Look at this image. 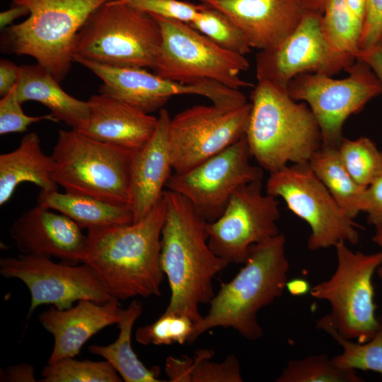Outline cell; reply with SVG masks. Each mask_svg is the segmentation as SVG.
I'll use <instances>...</instances> for the list:
<instances>
[{"mask_svg": "<svg viewBox=\"0 0 382 382\" xmlns=\"http://www.w3.org/2000/svg\"><path fill=\"white\" fill-rule=\"evenodd\" d=\"M37 202L88 230L133 223V214L129 205L112 204L89 196L61 193L58 190L40 191Z\"/></svg>", "mask_w": 382, "mask_h": 382, "instance_id": "cell-25", "label": "cell"}, {"mask_svg": "<svg viewBox=\"0 0 382 382\" xmlns=\"http://www.w3.org/2000/svg\"><path fill=\"white\" fill-rule=\"evenodd\" d=\"M380 327L368 341L359 343L342 337L331 323L328 315L317 321V327L329 334L342 348V352L332 357L342 367L373 371L382 374V316Z\"/></svg>", "mask_w": 382, "mask_h": 382, "instance_id": "cell-29", "label": "cell"}, {"mask_svg": "<svg viewBox=\"0 0 382 382\" xmlns=\"http://www.w3.org/2000/svg\"><path fill=\"white\" fill-rule=\"evenodd\" d=\"M166 216L161 232V265L167 277L170 301L165 312L185 315L195 323L200 304L215 295L213 279L229 264L209 248L206 220L184 196L163 191Z\"/></svg>", "mask_w": 382, "mask_h": 382, "instance_id": "cell-2", "label": "cell"}, {"mask_svg": "<svg viewBox=\"0 0 382 382\" xmlns=\"http://www.w3.org/2000/svg\"><path fill=\"white\" fill-rule=\"evenodd\" d=\"M214 1V0H200V1L202 4H206V3H207L208 1Z\"/></svg>", "mask_w": 382, "mask_h": 382, "instance_id": "cell-48", "label": "cell"}, {"mask_svg": "<svg viewBox=\"0 0 382 382\" xmlns=\"http://www.w3.org/2000/svg\"><path fill=\"white\" fill-rule=\"evenodd\" d=\"M250 103L231 109L197 105L171 118L173 173L186 172L238 141L245 132Z\"/></svg>", "mask_w": 382, "mask_h": 382, "instance_id": "cell-16", "label": "cell"}, {"mask_svg": "<svg viewBox=\"0 0 382 382\" xmlns=\"http://www.w3.org/2000/svg\"><path fill=\"white\" fill-rule=\"evenodd\" d=\"M120 1H128V0H120Z\"/></svg>", "mask_w": 382, "mask_h": 382, "instance_id": "cell-49", "label": "cell"}, {"mask_svg": "<svg viewBox=\"0 0 382 382\" xmlns=\"http://www.w3.org/2000/svg\"><path fill=\"white\" fill-rule=\"evenodd\" d=\"M307 13L322 15L329 0H296Z\"/></svg>", "mask_w": 382, "mask_h": 382, "instance_id": "cell-45", "label": "cell"}, {"mask_svg": "<svg viewBox=\"0 0 382 382\" xmlns=\"http://www.w3.org/2000/svg\"><path fill=\"white\" fill-rule=\"evenodd\" d=\"M277 382H362L356 369L342 367L325 354L291 360Z\"/></svg>", "mask_w": 382, "mask_h": 382, "instance_id": "cell-30", "label": "cell"}, {"mask_svg": "<svg viewBox=\"0 0 382 382\" xmlns=\"http://www.w3.org/2000/svg\"><path fill=\"white\" fill-rule=\"evenodd\" d=\"M364 212L374 227L382 224V174L366 187Z\"/></svg>", "mask_w": 382, "mask_h": 382, "instance_id": "cell-39", "label": "cell"}, {"mask_svg": "<svg viewBox=\"0 0 382 382\" xmlns=\"http://www.w3.org/2000/svg\"><path fill=\"white\" fill-rule=\"evenodd\" d=\"M195 323L187 316L163 312L154 323L139 327L136 341L142 345H183L188 342Z\"/></svg>", "mask_w": 382, "mask_h": 382, "instance_id": "cell-34", "label": "cell"}, {"mask_svg": "<svg viewBox=\"0 0 382 382\" xmlns=\"http://www.w3.org/2000/svg\"><path fill=\"white\" fill-rule=\"evenodd\" d=\"M20 74V66L13 62L1 59L0 61V95L8 94L16 85Z\"/></svg>", "mask_w": 382, "mask_h": 382, "instance_id": "cell-42", "label": "cell"}, {"mask_svg": "<svg viewBox=\"0 0 382 382\" xmlns=\"http://www.w3.org/2000/svg\"><path fill=\"white\" fill-rule=\"evenodd\" d=\"M161 41L160 26L151 15L127 2L110 0L81 27L72 54L105 65L154 70Z\"/></svg>", "mask_w": 382, "mask_h": 382, "instance_id": "cell-6", "label": "cell"}, {"mask_svg": "<svg viewBox=\"0 0 382 382\" xmlns=\"http://www.w3.org/2000/svg\"><path fill=\"white\" fill-rule=\"evenodd\" d=\"M0 381L7 382H35V369L27 363L7 366L1 371Z\"/></svg>", "mask_w": 382, "mask_h": 382, "instance_id": "cell-41", "label": "cell"}, {"mask_svg": "<svg viewBox=\"0 0 382 382\" xmlns=\"http://www.w3.org/2000/svg\"><path fill=\"white\" fill-rule=\"evenodd\" d=\"M320 14L306 12L296 30L279 45L256 56L258 81L286 89L296 76L319 74L332 76L352 65L355 58L335 52L320 26Z\"/></svg>", "mask_w": 382, "mask_h": 382, "instance_id": "cell-17", "label": "cell"}, {"mask_svg": "<svg viewBox=\"0 0 382 382\" xmlns=\"http://www.w3.org/2000/svg\"><path fill=\"white\" fill-rule=\"evenodd\" d=\"M280 217L277 197L262 192V181L238 187L222 214L207 222L211 250L228 264H243L250 248L279 233Z\"/></svg>", "mask_w": 382, "mask_h": 382, "instance_id": "cell-13", "label": "cell"}, {"mask_svg": "<svg viewBox=\"0 0 382 382\" xmlns=\"http://www.w3.org/2000/svg\"><path fill=\"white\" fill-rule=\"evenodd\" d=\"M265 192L281 197L308 224L310 250L335 247L341 241L358 243L360 226L345 214L308 163L289 164L270 173Z\"/></svg>", "mask_w": 382, "mask_h": 382, "instance_id": "cell-10", "label": "cell"}, {"mask_svg": "<svg viewBox=\"0 0 382 382\" xmlns=\"http://www.w3.org/2000/svg\"><path fill=\"white\" fill-rule=\"evenodd\" d=\"M382 43V0H366L360 50Z\"/></svg>", "mask_w": 382, "mask_h": 382, "instance_id": "cell-38", "label": "cell"}, {"mask_svg": "<svg viewBox=\"0 0 382 382\" xmlns=\"http://www.w3.org/2000/svg\"><path fill=\"white\" fill-rule=\"evenodd\" d=\"M28 17L2 30V52L28 55L61 82L71 69L75 37L90 15L110 0H11Z\"/></svg>", "mask_w": 382, "mask_h": 382, "instance_id": "cell-5", "label": "cell"}, {"mask_svg": "<svg viewBox=\"0 0 382 382\" xmlns=\"http://www.w3.org/2000/svg\"><path fill=\"white\" fill-rule=\"evenodd\" d=\"M357 59L368 64L382 83V43L361 50Z\"/></svg>", "mask_w": 382, "mask_h": 382, "instance_id": "cell-43", "label": "cell"}, {"mask_svg": "<svg viewBox=\"0 0 382 382\" xmlns=\"http://www.w3.org/2000/svg\"><path fill=\"white\" fill-rule=\"evenodd\" d=\"M335 248L337 262L335 272L326 281L313 286L311 294L330 303L331 313L328 316L342 337L363 343L380 327L372 279L382 264V252H354L344 241Z\"/></svg>", "mask_w": 382, "mask_h": 382, "instance_id": "cell-8", "label": "cell"}, {"mask_svg": "<svg viewBox=\"0 0 382 382\" xmlns=\"http://www.w3.org/2000/svg\"><path fill=\"white\" fill-rule=\"evenodd\" d=\"M15 91L21 104L28 100L37 101L50 110L57 122H64L73 129L81 128L88 119V101L64 91L51 73L37 63L20 66Z\"/></svg>", "mask_w": 382, "mask_h": 382, "instance_id": "cell-23", "label": "cell"}, {"mask_svg": "<svg viewBox=\"0 0 382 382\" xmlns=\"http://www.w3.org/2000/svg\"><path fill=\"white\" fill-rule=\"evenodd\" d=\"M308 163L348 216L354 219L364 212L366 187L352 178L340 158L337 147L321 146Z\"/></svg>", "mask_w": 382, "mask_h": 382, "instance_id": "cell-27", "label": "cell"}, {"mask_svg": "<svg viewBox=\"0 0 382 382\" xmlns=\"http://www.w3.org/2000/svg\"><path fill=\"white\" fill-rule=\"evenodd\" d=\"M15 87L0 100L1 135L23 132L27 130L29 125L41 120L57 122L51 113L41 116L25 115L21 108V103L16 97Z\"/></svg>", "mask_w": 382, "mask_h": 382, "instance_id": "cell-37", "label": "cell"}, {"mask_svg": "<svg viewBox=\"0 0 382 382\" xmlns=\"http://www.w3.org/2000/svg\"><path fill=\"white\" fill-rule=\"evenodd\" d=\"M21 253L55 257L70 264L81 262L84 257L87 235L65 215L39 204L21 214L9 230Z\"/></svg>", "mask_w": 382, "mask_h": 382, "instance_id": "cell-18", "label": "cell"}, {"mask_svg": "<svg viewBox=\"0 0 382 382\" xmlns=\"http://www.w3.org/2000/svg\"><path fill=\"white\" fill-rule=\"evenodd\" d=\"M323 33L337 52L357 59L363 25L349 10L345 0H329L320 18Z\"/></svg>", "mask_w": 382, "mask_h": 382, "instance_id": "cell-28", "label": "cell"}, {"mask_svg": "<svg viewBox=\"0 0 382 382\" xmlns=\"http://www.w3.org/2000/svg\"><path fill=\"white\" fill-rule=\"evenodd\" d=\"M125 2L149 14L187 24L198 18L204 6L202 3L195 4L180 0H128Z\"/></svg>", "mask_w": 382, "mask_h": 382, "instance_id": "cell-36", "label": "cell"}, {"mask_svg": "<svg viewBox=\"0 0 382 382\" xmlns=\"http://www.w3.org/2000/svg\"><path fill=\"white\" fill-rule=\"evenodd\" d=\"M219 47L245 56L250 52L243 33L221 11L204 4L198 18L189 24Z\"/></svg>", "mask_w": 382, "mask_h": 382, "instance_id": "cell-33", "label": "cell"}, {"mask_svg": "<svg viewBox=\"0 0 382 382\" xmlns=\"http://www.w3.org/2000/svg\"><path fill=\"white\" fill-rule=\"evenodd\" d=\"M345 71L347 76L341 79L319 74H301L286 87L291 98L306 103L311 110L320 127L322 146L337 147L347 119L382 93V83L363 61L356 59Z\"/></svg>", "mask_w": 382, "mask_h": 382, "instance_id": "cell-11", "label": "cell"}, {"mask_svg": "<svg viewBox=\"0 0 382 382\" xmlns=\"http://www.w3.org/2000/svg\"><path fill=\"white\" fill-rule=\"evenodd\" d=\"M285 243L284 235L279 233L250 248L243 267L231 281L221 284L207 313L194 324L188 342L218 327L232 328L248 340L262 336L257 313L282 295L288 282Z\"/></svg>", "mask_w": 382, "mask_h": 382, "instance_id": "cell-3", "label": "cell"}, {"mask_svg": "<svg viewBox=\"0 0 382 382\" xmlns=\"http://www.w3.org/2000/svg\"><path fill=\"white\" fill-rule=\"evenodd\" d=\"M245 132L251 157L269 173L289 164L308 163L321 147L318 123L308 105L286 89L258 81L250 94Z\"/></svg>", "mask_w": 382, "mask_h": 382, "instance_id": "cell-4", "label": "cell"}, {"mask_svg": "<svg viewBox=\"0 0 382 382\" xmlns=\"http://www.w3.org/2000/svg\"><path fill=\"white\" fill-rule=\"evenodd\" d=\"M151 16L161 34L154 73L183 83L212 80L238 90L252 86L240 77L250 66L245 56L223 49L187 23Z\"/></svg>", "mask_w": 382, "mask_h": 382, "instance_id": "cell-9", "label": "cell"}, {"mask_svg": "<svg viewBox=\"0 0 382 382\" xmlns=\"http://www.w3.org/2000/svg\"><path fill=\"white\" fill-rule=\"evenodd\" d=\"M170 120L168 110L161 109L154 134L142 148L133 153L129 179V207L133 223L145 217L162 199L163 187L173 174Z\"/></svg>", "mask_w": 382, "mask_h": 382, "instance_id": "cell-20", "label": "cell"}, {"mask_svg": "<svg viewBox=\"0 0 382 382\" xmlns=\"http://www.w3.org/2000/svg\"><path fill=\"white\" fill-rule=\"evenodd\" d=\"M87 101L88 119L76 131L88 137L134 152L156 130L158 117L112 97L99 93Z\"/></svg>", "mask_w": 382, "mask_h": 382, "instance_id": "cell-22", "label": "cell"}, {"mask_svg": "<svg viewBox=\"0 0 382 382\" xmlns=\"http://www.w3.org/2000/svg\"><path fill=\"white\" fill-rule=\"evenodd\" d=\"M0 274L21 280L30 294L27 317L40 306L48 304L61 310L88 299L104 303L112 296L86 264L55 262L50 257L20 253L0 259Z\"/></svg>", "mask_w": 382, "mask_h": 382, "instance_id": "cell-15", "label": "cell"}, {"mask_svg": "<svg viewBox=\"0 0 382 382\" xmlns=\"http://www.w3.org/2000/svg\"><path fill=\"white\" fill-rule=\"evenodd\" d=\"M193 358L185 356L183 359L168 357L165 371L171 382H191Z\"/></svg>", "mask_w": 382, "mask_h": 382, "instance_id": "cell-40", "label": "cell"}, {"mask_svg": "<svg viewBox=\"0 0 382 382\" xmlns=\"http://www.w3.org/2000/svg\"><path fill=\"white\" fill-rule=\"evenodd\" d=\"M372 240L381 248L382 252V224L375 227V233ZM376 272L382 281V264L377 268Z\"/></svg>", "mask_w": 382, "mask_h": 382, "instance_id": "cell-47", "label": "cell"}, {"mask_svg": "<svg viewBox=\"0 0 382 382\" xmlns=\"http://www.w3.org/2000/svg\"><path fill=\"white\" fill-rule=\"evenodd\" d=\"M142 313L139 301H132L128 307L120 309L117 323L120 333L117 340L108 345H91L90 353L102 357L110 363L125 382H160L159 368L149 369L138 358L132 347L133 326Z\"/></svg>", "mask_w": 382, "mask_h": 382, "instance_id": "cell-26", "label": "cell"}, {"mask_svg": "<svg viewBox=\"0 0 382 382\" xmlns=\"http://www.w3.org/2000/svg\"><path fill=\"white\" fill-rule=\"evenodd\" d=\"M206 4L227 16L250 47L273 49L301 23L305 11L296 0H214Z\"/></svg>", "mask_w": 382, "mask_h": 382, "instance_id": "cell-19", "label": "cell"}, {"mask_svg": "<svg viewBox=\"0 0 382 382\" xmlns=\"http://www.w3.org/2000/svg\"><path fill=\"white\" fill-rule=\"evenodd\" d=\"M133 153L73 129L59 130L51 155L52 177L66 192L129 206Z\"/></svg>", "mask_w": 382, "mask_h": 382, "instance_id": "cell-7", "label": "cell"}, {"mask_svg": "<svg viewBox=\"0 0 382 382\" xmlns=\"http://www.w3.org/2000/svg\"><path fill=\"white\" fill-rule=\"evenodd\" d=\"M119 306V300L113 297L104 303L83 299L67 309L51 306L41 313L39 321L54 338L47 364L75 357L93 335L109 325L117 324L120 319Z\"/></svg>", "mask_w": 382, "mask_h": 382, "instance_id": "cell-21", "label": "cell"}, {"mask_svg": "<svg viewBox=\"0 0 382 382\" xmlns=\"http://www.w3.org/2000/svg\"><path fill=\"white\" fill-rule=\"evenodd\" d=\"M250 157L244 134L193 168L173 173L166 187L186 197L207 222H212L222 214L238 187L262 180L263 169L251 164Z\"/></svg>", "mask_w": 382, "mask_h": 382, "instance_id": "cell-14", "label": "cell"}, {"mask_svg": "<svg viewBox=\"0 0 382 382\" xmlns=\"http://www.w3.org/2000/svg\"><path fill=\"white\" fill-rule=\"evenodd\" d=\"M62 359L47 364L41 371L40 382H121V376L107 361Z\"/></svg>", "mask_w": 382, "mask_h": 382, "instance_id": "cell-32", "label": "cell"}, {"mask_svg": "<svg viewBox=\"0 0 382 382\" xmlns=\"http://www.w3.org/2000/svg\"><path fill=\"white\" fill-rule=\"evenodd\" d=\"M214 351L201 349L195 352L191 382H242L239 361L233 354L221 362L212 361Z\"/></svg>", "mask_w": 382, "mask_h": 382, "instance_id": "cell-35", "label": "cell"}, {"mask_svg": "<svg viewBox=\"0 0 382 382\" xmlns=\"http://www.w3.org/2000/svg\"><path fill=\"white\" fill-rule=\"evenodd\" d=\"M52 169V157L42 151L37 134L24 135L16 149L0 155V205L8 201L23 182L33 183L43 192L58 190Z\"/></svg>", "mask_w": 382, "mask_h": 382, "instance_id": "cell-24", "label": "cell"}, {"mask_svg": "<svg viewBox=\"0 0 382 382\" xmlns=\"http://www.w3.org/2000/svg\"><path fill=\"white\" fill-rule=\"evenodd\" d=\"M28 16L29 11L23 6L14 5V6L0 13V28L1 30L10 26L17 18Z\"/></svg>", "mask_w": 382, "mask_h": 382, "instance_id": "cell-44", "label": "cell"}, {"mask_svg": "<svg viewBox=\"0 0 382 382\" xmlns=\"http://www.w3.org/2000/svg\"><path fill=\"white\" fill-rule=\"evenodd\" d=\"M337 151L348 173L361 186L367 187L382 174V152L369 138L343 137Z\"/></svg>", "mask_w": 382, "mask_h": 382, "instance_id": "cell-31", "label": "cell"}, {"mask_svg": "<svg viewBox=\"0 0 382 382\" xmlns=\"http://www.w3.org/2000/svg\"><path fill=\"white\" fill-rule=\"evenodd\" d=\"M345 1L354 17L364 25L366 16V0H345Z\"/></svg>", "mask_w": 382, "mask_h": 382, "instance_id": "cell-46", "label": "cell"}, {"mask_svg": "<svg viewBox=\"0 0 382 382\" xmlns=\"http://www.w3.org/2000/svg\"><path fill=\"white\" fill-rule=\"evenodd\" d=\"M166 216L163 197L139 221L88 230L82 263L117 300L161 295L160 255Z\"/></svg>", "mask_w": 382, "mask_h": 382, "instance_id": "cell-1", "label": "cell"}, {"mask_svg": "<svg viewBox=\"0 0 382 382\" xmlns=\"http://www.w3.org/2000/svg\"><path fill=\"white\" fill-rule=\"evenodd\" d=\"M76 62L91 71L103 81L100 93L125 103L150 114L162 107L175 96L197 95L210 100L224 108L239 106L243 94L221 83L205 80L195 83H183L163 78L144 68L102 64L78 57Z\"/></svg>", "mask_w": 382, "mask_h": 382, "instance_id": "cell-12", "label": "cell"}]
</instances>
